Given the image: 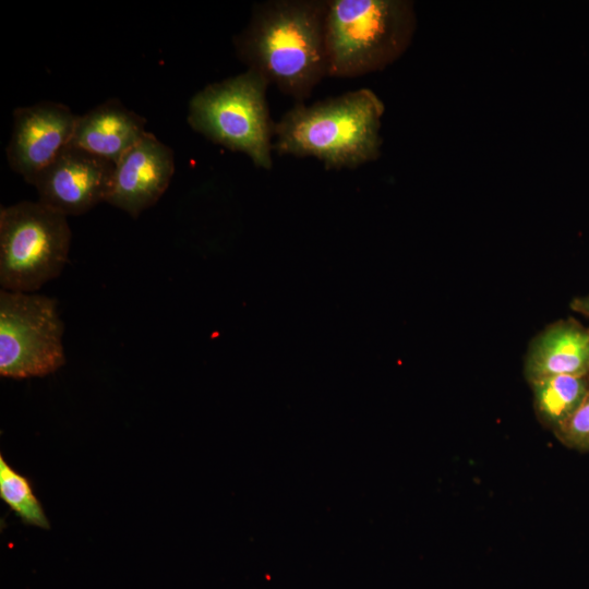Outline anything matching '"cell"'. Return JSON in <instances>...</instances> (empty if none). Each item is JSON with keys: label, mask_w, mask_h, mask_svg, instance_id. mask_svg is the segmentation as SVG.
I'll return each instance as SVG.
<instances>
[{"label": "cell", "mask_w": 589, "mask_h": 589, "mask_svg": "<svg viewBox=\"0 0 589 589\" xmlns=\"http://www.w3.org/2000/svg\"><path fill=\"white\" fill-rule=\"evenodd\" d=\"M173 173L172 149L147 132L115 165L105 202L137 218L163 196Z\"/></svg>", "instance_id": "obj_9"}, {"label": "cell", "mask_w": 589, "mask_h": 589, "mask_svg": "<svg viewBox=\"0 0 589 589\" xmlns=\"http://www.w3.org/2000/svg\"><path fill=\"white\" fill-rule=\"evenodd\" d=\"M268 81L257 71L206 85L189 101L187 121L197 133L245 154L259 168H273L275 123L266 101Z\"/></svg>", "instance_id": "obj_4"}, {"label": "cell", "mask_w": 589, "mask_h": 589, "mask_svg": "<svg viewBox=\"0 0 589 589\" xmlns=\"http://www.w3.org/2000/svg\"><path fill=\"white\" fill-rule=\"evenodd\" d=\"M416 28L412 1L327 0L328 76L356 77L383 70L408 49Z\"/></svg>", "instance_id": "obj_3"}, {"label": "cell", "mask_w": 589, "mask_h": 589, "mask_svg": "<svg viewBox=\"0 0 589 589\" xmlns=\"http://www.w3.org/2000/svg\"><path fill=\"white\" fill-rule=\"evenodd\" d=\"M385 106L369 88L350 91L310 106L297 103L275 123L278 155L314 157L326 169H354L376 160Z\"/></svg>", "instance_id": "obj_2"}, {"label": "cell", "mask_w": 589, "mask_h": 589, "mask_svg": "<svg viewBox=\"0 0 589 589\" xmlns=\"http://www.w3.org/2000/svg\"><path fill=\"white\" fill-rule=\"evenodd\" d=\"M115 164L69 145L34 180L38 201L64 216H79L105 202Z\"/></svg>", "instance_id": "obj_8"}, {"label": "cell", "mask_w": 589, "mask_h": 589, "mask_svg": "<svg viewBox=\"0 0 589 589\" xmlns=\"http://www.w3.org/2000/svg\"><path fill=\"white\" fill-rule=\"evenodd\" d=\"M538 421L555 435L589 394V375H553L529 383Z\"/></svg>", "instance_id": "obj_12"}, {"label": "cell", "mask_w": 589, "mask_h": 589, "mask_svg": "<svg viewBox=\"0 0 589 589\" xmlns=\"http://www.w3.org/2000/svg\"><path fill=\"white\" fill-rule=\"evenodd\" d=\"M569 308L581 314V315H585L587 317H589V294L587 296H580V297H575L570 303H569Z\"/></svg>", "instance_id": "obj_15"}, {"label": "cell", "mask_w": 589, "mask_h": 589, "mask_svg": "<svg viewBox=\"0 0 589 589\" xmlns=\"http://www.w3.org/2000/svg\"><path fill=\"white\" fill-rule=\"evenodd\" d=\"M71 245L67 216L41 202L22 201L0 211V286L35 292L63 271Z\"/></svg>", "instance_id": "obj_5"}, {"label": "cell", "mask_w": 589, "mask_h": 589, "mask_svg": "<svg viewBox=\"0 0 589 589\" xmlns=\"http://www.w3.org/2000/svg\"><path fill=\"white\" fill-rule=\"evenodd\" d=\"M145 123L119 99H107L77 117L71 144L116 165L147 133Z\"/></svg>", "instance_id": "obj_11"}, {"label": "cell", "mask_w": 589, "mask_h": 589, "mask_svg": "<svg viewBox=\"0 0 589 589\" xmlns=\"http://www.w3.org/2000/svg\"><path fill=\"white\" fill-rule=\"evenodd\" d=\"M522 372L528 383L553 375H589V327L573 316L546 325L529 341Z\"/></svg>", "instance_id": "obj_10"}, {"label": "cell", "mask_w": 589, "mask_h": 589, "mask_svg": "<svg viewBox=\"0 0 589 589\" xmlns=\"http://www.w3.org/2000/svg\"><path fill=\"white\" fill-rule=\"evenodd\" d=\"M56 299L0 291V375L41 377L65 363L63 323Z\"/></svg>", "instance_id": "obj_6"}, {"label": "cell", "mask_w": 589, "mask_h": 589, "mask_svg": "<svg viewBox=\"0 0 589 589\" xmlns=\"http://www.w3.org/2000/svg\"><path fill=\"white\" fill-rule=\"evenodd\" d=\"M327 0H273L253 8L233 37L239 59L297 103L328 76L325 38Z\"/></svg>", "instance_id": "obj_1"}, {"label": "cell", "mask_w": 589, "mask_h": 589, "mask_svg": "<svg viewBox=\"0 0 589 589\" xmlns=\"http://www.w3.org/2000/svg\"><path fill=\"white\" fill-rule=\"evenodd\" d=\"M0 498L25 525L49 529L40 502L29 480L14 470L0 455Z\"/></svg>", "instance_id": "obj_13"}, {"label": "cell", "mask_w": 589, "mask_h": 589, "mask_svg": "<svg viewBox=\"0 0 589 589\" xmlns=\"http://www.w3.org/2000/svg\"><path fill=\"white\" fill-rule=\"evenodd\" d=\"M555 436L570 448L589 450V394L579 409Z\"/></svg>", "instance_id": "obj_14"}, {"label": "cell", "mask_w": 589, "mask_h": 589, "mask_svg": "<svg viewBox=\"0 0 589 589\" xmlns=\"http://www.w3.org/2000/svg\"><path fill=\"white\" fill-rule=\"evenodd\" d=\"M77 117L68 106L55 101L15 108L5 148L11 169L33 184L37 176L71 145Z\"/></svg>", "instance_id": "obj_7"}]
</instances>
